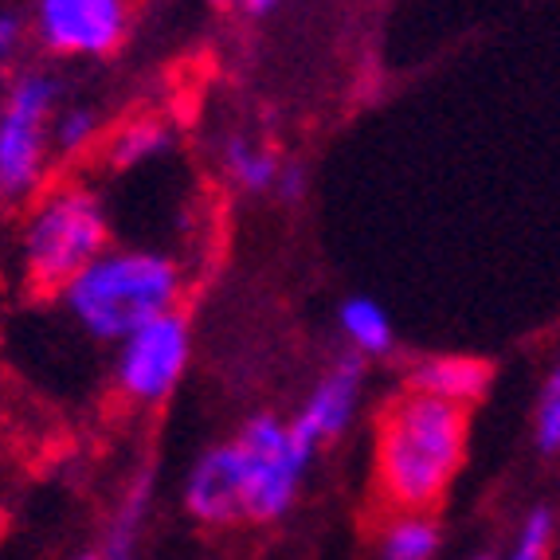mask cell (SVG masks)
<instances>
[{
  "label": "cell",
  "mask_w": 560,
  "mask_h": 560,
  "mask_svg": "<svg viewBox=\"0 0 560 560\" xmlns=\"http://www.w3.org/2000/svg\"><path fill=\"white\" fill-rule=\"evenodd\" d=\"M467 408L404 388L376 420V490L393 514H431L467 458Z\"/></svg>",
  "instance_id": "1"
},
{
  "label": "cell",
  "mask_w": 560,
  "mask_h": 560,
  "mask_svg": "<svg viewBox=\"0 0 560 560\" xmlns=\"http://www.w3.org/2000/svg\"><path fill=\"white\" fill-rule=\"evenodd\" d=\"M185 294V271L150 247H106L59 290V302L94 341L121 346L133 329L173 314Z\"/></svg>",
  "instance_id": "2"
},
{
  "label": "cell",
  "mask_w": 560,
  "mask_h": 560,
  "mask_svg": "<svg viewBox=\"0 0 560 560\" xmlns=\"http://www.w3.org/2000/svg\"><path fill=\"white\" fill-rule=\"evenodd\" d=\"M110 247V215L91 185L39 188L20 235L24 279L39 294H59L86 262Z\"/></svg>",
  "instance_id": "3"
},
{
  "label": "cell",
  "mask_w": 560,
  "mask_h": 560,
  "mask_svg": "<svg viewBox=\"0 0 560 560\" xmlns=\"http://www.w3.org/2000/svg\"><path fill=\"white\" fill-rule=\"evenodd\" d=\"M59 110V79L24 71L0 103V197L28 200L44 188L51 161V118Z\"/></svg>",
  "instance_id": "4"
},
{
  "label": "cell",
  "mask_w": 560,
  "mask_h": 560,
  "mask_svg": "<svg viewBox=\"0 0 560 560\" xmlns=\"http://www.w3.org/2000/svg\"><path fill=\"white\" fill-rule=\"evenodd\" d=\"M243 458V514L252 522H275L294 505L314 447L275 416H255L235 440Z\"/></svg>",
  "instance_id": "5"
},
{
  "label": "cell",
  "mask_w": 560,
  "mask_h": 560,
  "mask_svg": "<svg viewBox=\"0 0 560 560\" xmlns=\"http://www.w3.org/2000/svg\"><path fill=\"white\" fill-rule=\"evenodd\" d=\"M192 357V329L180 310L161 314L150 326L133 329L118 346L114 361V381L121 396L133 404H161L173 396Z\"/></svg>",
  "instance_id": "6"
},
{
  "label": "cell",
  "mask_w": 560,
  "mask_h": 560,
  "mask_svg": "<svg viewBox=\"0 0 560 560\" xmlns=\"http://www.w3.org/2000/svg\"><path fill=\"white\" fill-rule=\"evenodd\" d=\"M133 0H39L36 36L51 56L103 59L130 32Z\"/></svg>",
  "instance_id": "7"
},
{
  "label": "cell",
  "mask_w": 560,
  "mask_h": 560,
  "mask_svg": "<svg viewBox=\"0 0 560 560\" xmlns=\"http://www.w3.org/2000/svg\"><path fill=\"white\" fill-rule=\"evenodd\" d=\"M361 393H364V364H361V357L349 353L314 384V393L306 396L302 411L290 420V431H294L306 447L318 451L322 443L337 440V435L353 423L357 408H361Z\"/></svg>",
  "instance_id": "8"
},
{
  "label": "cell",
  "mask_w": 560,
  "mask_h": 560,
  "mask_svg": "<svg viewBox=\"0 0 560 560\" xmlns=\"http://www.w3.org/2000/svg\"><path fill=\"white\" fill-rule=\"evenodd\" d=\"M188 514L200 525H232L243 522V458L235 443L205 451L185 486Z\"/></svg>",
  "instance_id": "9"
},
{
  "label": "cell",
  "mask_w": 560,
  "mask_h": 560,
  "mask_svg": "<svg viewBox=\"0 0 560 560\" xmlns=\"http://www.w3.org/2000/svg\"><path fill=\"white\" fill-rule=\"evenodd\" d=\"M490 376H494L490 364L478 361V357L440 353V357H423V361L411 364L408 388L435 396V400L458 404V408H470V404H478L486 396Z\"/></svg>",
  "instance_id": "10"
},
{
  "label": "cell",
  "mask_w": 560,
  "mask_h": 560,
  "mask_svg": "<svg viewBox=\"0 0 560 560\" xmlns=\"http://www.w3.org/2000/svg\"><path fill=\"white\" fill-rule=\"evenodd\" d=\"M337 329L346 337V346L353 357H384L393 353L396 346V329L388 310L381 306L376 299H364V294H353V299L341 302L337 310Z\"/></svg>",
  "instance_id": "11"
},
{
  "label": "cell",
  "mask_w": 560,
  "mask_h": 560,
  "mask_svg": "<svg viewBox=\"0 0 560 560\" xmlns=\"http://www.w3.org/2000/svg\"><path fill=\"white\" fill-rule=\"evenodd\" d=\"M173 126L165 118H133L126 121L110 141H106V165L118 168V173H130V168L153 165L165 153H173Z\"/></svg>",
  "instance_id": "12"
},
{
  "label": "cell",
  "mask_w": 560,
  "mask_h": 560,
  "mask_svg": "<svg viewBox=\"0 0 560 560\" xmlns=\"http://www.w3.org/2000/svg\"><path fill=\"white\" fill-rule=\"evenodd\" d=\"M224 173L235 188L262 197V192H275V180H279V173H282V161H279V153L267 150L262 141L232 133V138L224 141Z\"/></svg>",
  "instance_id": "13"
},
{
  "label": "cell",
  "mask_w": 560,
  "mask_h": 560,
  "mask_svg": "<svg viewBox=\"0 0 560 560\" xmlns=\"http://www.w3.org/2000/svg\"><path fill=\"white\" fill-rule=\"evenodd\" d=\"M440 549V525L431 514H393L381 533V560H431Z\"/></svg>",
  "instance_id": "14"
},
{
  "label": "cell",
  "mask_w": 560,
  "mask_h": 560,
  "mask_svg": "<svg viewBox=\"0 0 560 560\" xmlns=\"http://www.w3.org/2000/svg\"><path fill=\"white\" fill-rule=\"evenodd\" d=\"M98 130H103V118H98L94 106L71 103L63 110H56V118H51V158L71 161L79 153H86L98 141Z\"/></svg>",
  "instance_id": "15"
},
{
  "label": "cell",
  "mask_w": 560,
  "mask_h": 560,
  "mask_svg": "<svg viewBox=\"0 0 560 560\" xmlns=\"http://www.w3.org/2000/svg\"><path fill=\"white\" fill-rule=\"evenodd\" d=\"M533 435L545 455L560 451V364L545 376L541 396H537V411H533Z\"/></svg>",
  "instance_id": "16"
},
{
  "label": "cell",
  "mask_w": 560,
  "mask_h": 560,
  "mask_svg": "<svg viewBox=\"0 0 560 560\" xmlns=\"http://www.w3.org/2000/svg\"><path fill=\"white\" fill-rule=\"evenodd\" d=\"M549 545H552L549 510H533V514L525 517L522 533H517L514 549H510V557H505V560H545V557H549Z\"/></svg>",
  "instance_id": "17"
},
{
  "label": "cell",
  "mask_w": 560,
  "mask_h": 560,
  "mask_svg": "<svg viewBox=\"0 0 560 560\" xmlns=\"http://www.w3.org/2000/svg\"><path fill=\"white\" fill-rule=\"evenodd\" d=\"M275 197L287 200V205H294V200L306 197V168L294 165V161H287L279 173V180H275Z\"/></svg>",
  "instance_id": "18"
},
{
  "label": "cell",
  "mask_w": 560,
  "mask_h": 560,
  "mask_svg": "<svg viewBox=\"0 0 560 560\" xmlns=\"http://www.w3.org/2000/svg\"><path fill=\"white\" fill-rule=\"evenodd\" d=\"M16 44H20V20L16 16H0V83L9 75V63L16 56Z\"/></svg>",
  "instance_id": "19"
},
{
  "label": "cell",
  "mask_w": 560,
  "mask_h": 560,
  "mask_svg": "<svg viewBox=\"0 0 560 560\" xmlns=\"http://www.w3.org/2000/svg\"><path fill=\"white\" fill-rule=\"evenodd\" d=\"M279 0H240L243 12H252V16H259V12H271Z\"/></svg>",
  "instance_id": "20"
},
{
  "label": "cell",
  "mask_w": 560,
  "mask_h": 560,
  "mask_svg": "<svg viewBox=\"0 0 560 560\" xmlns=\"http://www.w3.org/2000/svg\"><path fill=\"white\" fill-rule=\"evenodd\" d=\"M215 9H235V4H240V0H212Z\"/></svg>",
  "instance_id": "21"
},
{
  "label": "cell",
  "mask_w": 560,
  "mask_h": 560,
  "mask_svg": "<svg viewBox=\"0 0 560 560\" xmlns=\"http://www.w3.org/2000/svg\"><path fill=\"white\" fill-rule=\"evenodd\" d=\"M79 560H103V552H86V557H79Z\"/></svg>",
  "instance_id": "22"
}]
</instances>
